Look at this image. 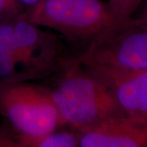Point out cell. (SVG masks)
Wrapping results in <instances>:
<instances>
[{"label":"cell","instance_id":"cell-1","mask_svg":"<svg viewBox=\"0 0 147 147\" xmlns=\"http://www.w3.org/2000/svg\"><path fill=\"white\" fill-rule=\"evenodd\" d=\"M44 84L65 126L83 131L102 121L126 116L110 88L77 57Z\"/></svg>","mask_w":147,"mask_h":147},{"label":"cell","instance_id":"cell-2","mask_svg":"<svg viewBox=\"0 0 147 147\" xmlns=\"http://www.w3.org/2000/svg\"><path fill=\"white\" fill-rule=\"evenodd\" d=\"M22 16L58 32L78 57L111 23L108 4L101 0H41Z\"/></svg>","mask_w":147,"mask_h":147},{"label":"cell","instance_id":"cell-3","mask_svg":"<svg viewBox=\"0 0 147 147\" xmlns=\"http://www.w3.org/2000/svg\"><path fill=\"white\" fill-rule=\"evenodd\" d=\"M0 113L16 136L34 137L65 126L48 88L30 81L0 83Z\"/></svg>","mask_w":147,"mask_h":147},{"label":"cell","instance_id":"cell-4","mask_svg":"<svg viewBox=\"0 0 147 147\" xmlns=\"http://www.w3.org/2000/svg\"><path fill=\"white\" fill-rule=\"evenodd\" d=\"M79 60L88 66L147 69V30L131 22L121 29L107 28Z\"/></svg>","mask_w":147,"mask_h":147},{"label":"cell","instance_id":"cell-5","mask_svg":"<svg viewBox=\"0 0 147 147\" xmlns=\"http://www.w3.org/2000/svg\"><path fill=\"white\" fill-rule=\"evenodd\" d=\"M21 62L39 74L41 79L57 73L78 57L65 47L61 37L42 30L21 15L13 21V50Z\"/></svg>","mask_w":147,"mask_h":147},{"label":"cell","instance_id":"cell-6","mask_svg":"<svg viewBox=\"0 0 147 147\" xmlns=\"http://www.w3.org/2000/svg\"><path fill=\"white\" fill-rule=\"evenodd\" d=\"M84 65L110 88L125 115L147 123V69Z\"/></svg>","mask_w":147,"mask_h":147},{"label":"cell","instance_id":"cell-7","mask_svg":"<svg viewBox=\"0 0 147 147\" xmlns=\"http://www.w3.org/2000/svg\"><path fill=\"white\" fill-rule=\"evenodd\" d=\"M79 146H147V123L127 116L110 118L80 131Z\"/></svg>","mask_w":147,"mask_h":147},{"label":"cell","instance_id":"cell-8","mask_svg":"<svg viewBox=\"0 0 147 147\" xmlns=\"http://www.w3.org/2000/svg\"><path fill=\"white\" fill-rule=\"evenodd\" d=\"M66 126L34 137L16 136L19 147H77L80 132Z\"/></svg>","mask_w":147,"mask_h":147},{"label":"cell","instance_id":"cell-9","mask_svg":"<svg viewBox=\"0 0 147 147\" xmlns=\"http://www.w3.org/2000/svg\"><path fill=\"white\" fill-rule=\"evenodd\" d=\"M142 0H108L111 23L108 28L121 29L130 22Z\"/></svg>","mask_w":147,"mask_h":147},{"label":"cell","instance_id":"cell-10","mask_svg":"<svg viewBox=\"0 0 147 147\" xmlns=\"http://www.w3.org/2000/svg\"><path fill=\"white\" fill-rule=\"evenodd\" d=\"M26 10L19 0H0V22L15 20Z\"/></svg>","mask_w":147,"mask_h":147},{"label":"cell","instance_id":"cell-11","mask_svg":"<svg viewBox=\"0 0 147 147\" xmlns=\"http://www.w3.org/2000/svg\"><path fill=\"white\" fill-rule=\"evenodd\" d=\"M13 21L0 22V56L13 50Z\"/></svg>","mask_w":147,"mask_h":147},{"label":"cell","instance_id":"cell-12","mask_svg":"<svg viewBox=\"0 0 147 147\" xmlns=\"http://www.w3.org/2000/svg\"><path fill=\"white\" fill-rule=\"evenodd\" d=\"M0 147H19L16 135L12 136L0 131Z\"/></svg>","mask_w":147,"mask_h":147},{"label":"cell","instance_id":"cell-13","mask_svg":"<svg viewBox=\"0 0 147 147\" xmlns=\"http://www.w3.org/2000/svg\"><path fill=\"white\" fill-rule=\"evenodd\" d=\"M130 22L137 26L142 27L147 30V5L144 8V10L142 11V13L137 18L132 17Z\"/></svg>","mask_w":147,"mask_h":147},{"label":"cell","instance_id":"cell-14","mask_svg":"<svg viewBox=\"0 0 147 147\" xmlns=\"http://www.w3.org/2000/svg\"><path fill=\"white\" fill-rule=\"evenodd\" d=\"M22 3V5L26 7V9L30 8L33 6L36 5L38 3H39L41 0H19Z\"/></svg>","mask_w":147,"mask_h":147}]
</instances>
